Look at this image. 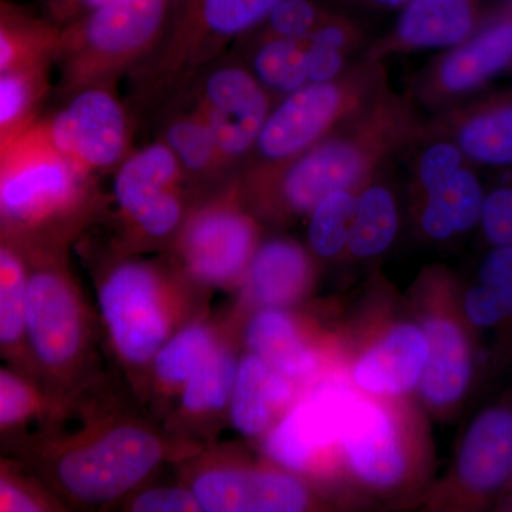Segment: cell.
I'll use <instances>...</instances> for the list:
<instances>
[{
    "label": "cell",
    "mask_w": 512,
    "mask_h": 512,
    "mask_svg": "<svg viewBox=\"0 0 512 512\" xmlns=\"http://www.w3.org/2000/svg\"><path fill=\"white\" fill-rule=\"evenodd\" d=\"M392 163V161H390ZM357 188L346 251L355 258H375L392 247L399 234V205L383 180L387 165Z\"/></svg>",
    "instance_id": "obj_31"
},
{
    "label": "cell",
    "mask_w": 512,
    "mask_h": 512,
    "mask_svg": "<svg viewBox=\"0 0 512 512\" xmlns=\"http://www.w3.org/2000/svg\"><path fill=\"white\" fill-rule=\"evenodd\" d=\"M170 433L116 372L74 399L62 420L0 439L69 511L110 510L137 487L201 450Z\"/></svg>",
    "instance_id": "obj_1"
},
{
    "label": "cell",
    "mask_w": 512,
    "mask_h": 512,
    "mask_svg": "<svg viewBox=\"0 0 512 512\" xmlns=\"http://www.w3.org/2000/svg\"><path fill=\"white\" fill-rule=\"evenodd\" d=\"M357 188L330 192L309 212L308 242L316 256L335 258L348 248Z\"/></svg>",
    "instance_id": "obj_34"
},
{
    "label": "cell",
    "mask_w": 512,
    "mask_h": 512,
    "mask_svg": "<svg viewBox=\"0 0 512 512\" xmlns=\"http://www.w3.org/2000/svg\"><path fill=\"white\" fill-rule=\"evenodd\" d=\"M259 244L258 218L245 204L237 178L192 205L165 255L211 291L238 289Z\"/></svg>",
    "instance_id": "obj_9"
},
{
    "label": "cell",
    "mask_w": 512,
    "mask_h": 512,
    "mask_svg": "<svg viewBox=\"0 0 512 512\" xmlns=\"http://www.w3.org/2000/svg\"><path fill=\"white\" fill-rule=\"evenodd\" d=\"M254 464L217 444L175 464L177 480L194 493L202 512H298L311 495L295 473L271 461Z\"/></svg>",
    "instance_id": "obj_10"
},
{
    "label": "cell",
    "mask_w": 512,
    "mask_h": 512,
    "mask_svg": "<svg viewBox=\"0 0 512 512\" xmlns=\"http://www.w3.org/2000/svg\"><path fill=\"white\" fill-rule=\"evenodd\" d=\"M59 45V32L0 5V74L29 69L47 49Z\"/></svg>",
    "instance_id": "obj_33"
},
{
    "label": "cell",
    "mask_w": 512,
    "mask_h": 512,
    "mask_svg": "<svg viewBox=\"0 0 512 512\" xmlns=\"http://www.w3.org/2000/svg\"><path fill=\"white\" fill-rule=\"evenodd\" d=\"M298 397V384L247 350L239 359L229 420L242 436L262 441Z\"/></svg>",
    "instance_id": "obj_24"
},
{
    "label": "cell",
    "mask_w": 512,
    "mask_h": 512,
    "mask_svg": "<svg viewBox=\"0 0 512 512\" xmlns=\"http://www.w3.org/2000/svg\"><path fill=\"white\" fill-rule=\"evenodd\" d=\"M464 313L468 322L480 329L494 328L510 320L500 293L480 281L466 293Z\"/></svg>",
    "instance_id": "obj_40"
},
{
    "label": "cell",
    "mask_w": 512,
    "mask_h": 512,
    "mask_svg": "<svg viewBox=\"0 0 512 512\" xmlns=\"http://www.w3.org/2000/svg\"><path fill=\"white\" fill-rule=\"evenodd\" d=\"M505 72H512V5L460 45L441 50L414 74L406 93L431 116L483 92Z\"/></svg>",
    "instance_id": "obj_14"
},
{
    "label": "cell",
    "mask_w": 512,
    "mask_h": 512,
    "mask_svg": "<svg viewBox=\"0 0 512 512\" xmlns=\"http://www.w3.org/2000/svg\"><path fill=\"white\" fill-rule=\"evenodd\" d=\"M480 227L493 247L512 248V184L485 194Z\"/></svg>",
    "instance_id": "obj_39"
},
{
    "label": "cell",
    "mask_w": 512,
    "mask_h": 512,
    "mask_svg": "<svg viewBox=\"0 0 512 512\" xmlns=\"http://www.w3.org/2000/svg\"><path fill=\"white\" fill-rule=\"evenodd\" d=\"M28 284V254L0 237V360L39 382L26 335Z\"/></svg>",
    "instance_id": "obj_29"
},
{
    "label": "cell",
    "mask_w": 512,
    "mask_h": 512,
    "mask_svg": "<svg viewBox=\"0 0 512 512\" xmlns=\"http://www.w3.org/2000/svg\"><path fill=\"white\" fill-rule=\"evenodd\" d=\"M281 0H174L160 52L148 73L151 94L211 66L232 42L261 25Z\"/></svg>",
    "instance_id": "obj_11"
},
{
    "label": "cell",
    "mask_w": 512,
    "mask_h": 512,
    "mask_svg": "<svg viewBox=\"0 0 512 512\" xmlns=\"http://www.w3.org/2000/svg\"><path fill=\"white\" fill-rule=\"evenodd\" d=\"M421 134L447 138L474 167L512 170V87H488L427 116Z\"/></svg>",
    "instance_id": "obj_18"
},
{
    "label": "cell",
    "mask_w": 512,
    "mask_h": 512,
    "mask_svg": "<svg viewBox=\"0 0 512 512\" xmlns=\"http://www.w3.org/2000/svg\"><path fill=\"white\" fill-rule=\"evenodd\" d=\"M369 42L363 20L338 9L309 36L248 42L245 66L276 101L335 79L362 57Z\"/></svg>",
    "instance_id": "obj_12"
},
{
    "label": "cell",
    "mask_w": 512,
    "mask_h": 512,
    "mask_svg": "<svg viewBox=\"0 0 512 512\" xmlns=\"http://www.w3.org/2000/svg\"><path fill=\"white\" fill-rule=\"evenodd\" d=\"M66 407L32 377L0 366V439L49 426L63 419Z\"/></svg>",
    "instance_id": "obj_32"
},
{
    "label": "cell",
    "mask_w": 512,
    "mask_h": 512,
    "mask_svg": "<svg viewBox=\"0 0 512 512\" xmlns=\"http://www.w3.org/2000/svg\"><path fill=\"white\" fill-rule=\"evenodd\" d=\"M457 476L474 495L503 487L512 476V409L485 410L468 427L458 453Z\"/></svg>",
    "instance_id": "obj_25"
},
{
    "label": "cell",
    "mask_w": 512,
    "mask_h": 512,
    "mask_svg": "<svg viewBox=\"0 0 512 512\" xmlns=\"http://www.w3.org/2000/svg\"><path fill=\"white\" fill-rule=\"evenodd\" d=\"M242 343L296 384L311 379L318 369V356L289 309L252 312L242 325Z\"/></svg>",
    "instance_id": "obj_28"
},
{
    "label": "cell",
    "mask_w": 512,
    "mask_h": 512,
    "mask_svg": "<svg viewBox=\"0 0 512 512\" xmlns=\"http://www.w3.org/2000/svg\"><path fill=\"white\" fill-rule=\"evenodd\" d=\"M338 8L326 0H281L256 26L248 42L265 39H299L311 35ZM244 39V37H242Z\"/></svg>",
    "instance_id": "obj_36"
},
{
    "label": "cell",
    "mask_w": 512,
    "mask_h": 512,
    "mask_svg": "<svg viewBox=\"0 0 512 512\" xmlns=\"http://www.w3.org/2000/svg\"><path fill=\"white\" fill-rule=\"evenodd\" d=\"M308 251L289 238H272L258 245L239 286L235 315L247 319L259 309H291L312 284Z\"/></svg>",
    "instance_id": "obj_23"
},
{
    "label": "cell",
    "mask_w": 512,
    "mask_h": 512,
    "mask_svg": "<svg viewBox=\"0 0 512 512\" xmlns=\"http://www.w3.org/2000/svg\"><path fill=\"white\" fill-rule=\"evenodd\" d=\"M340 10L359 15V13H386L400 10L410 0H326Z\"/></svg>",
    "instance_id": "obj_42"
},
{
    "label": "cell",
    "mask_w": 512,
    "mask_h": 512,
    "mask_svg": "<svg viewBox=\"0 0 512 512\" xmlns=\"http://www.w3.org/2000/svg\"><path fill=\"white\" fill-rule=\"evenodd\" d=\"M174 0H104L60 33L74 89L104 84L154 49L170 22Z\"/></svg>",
    "instance_id": "obj_8"
},
{
    "label": "cell",
    "mask_w": 512,
    "mask_h": 512,
    "mask_svg": "<svg viewBox=\"0 0 512 512\" xmlns=\"http://www.w3.org/2000/svg\"><path fill=\"white\" fill-rule=\"evenodd\" d=\"M185 183L183 170L164 141L127 157L114 177L117 237L110 254H165L197 202L191 201Z\"/></svg>",
    "instance_id": "obj_7"
},
{
    "label": "cell",
    "mask_w": 512,
    "mask_h": 512,
    "mask_svg": "<svg viewBox=\"0 0 512 512\" xmlns=\"http://www.w3.org/2000/svg\"><path fill=\"white\" fill-rule=\"evenodd\" d=\"M478 278V281L493 286L500 293L512 319V248L493 247L480 266Z\"/></svg>",
    "instance_id": "obj_41"
},
{
    "label": "cell",
    "mask_w": 512,
    "mask_h": 512,
    "mask_svg": "<svg viewBox=\"0 0 512 512\" xmlns=\"http://www.w3.org/2000/svg\"><path fill=\"white\" fill-rule=\"evenodd\" d=\"M32 67L0 74V133L18 128L35 100Z\"/></svg>",
    "instance_id": "obj_38"
},
{
    "label": "cell",
    "mask_w": 512,
    "mask_h": 512,
    "mask_svg": "<svg viewBox=\"0 0 512 512\" xmlns=\"http://www.w3.org/2000/svg\"><path fill=\"white\" fill-rule=\"evenodd\" d=\"M485 0H410L392 28L370 40L362 57L384 62L426 50H446L474 35L488 19Z\"/></svg>",
    "instance_id": "obj_19"
},
{
    "label": "cell",
    "mask_w": 512,
    "mask_h": 512,
    "mask_svg": "<svg viewBox=\"0 0 512 512\" xmlns=\"http://www.w3.org/2000/svg\"><path fill=\"white\" fill-rule=\"evenodd\" d=\"M410 151L423 234L443 242L480 225L485 191L478 168L447 138L421 134Z\"/></svg>",
    "instance_id": "obj_13"
},
{
    "label": "cell",
    "mask_w": 512,
    "mask_h": 512,
    "mask_svg": "<svg viewBox=\"0 0 512 512\" xmlns=\"http://www.w3.org/2000/svg\"><path fill=\"white\" fill-rule=\"evenodd\" d=\"M389 87L386 63L360 57L335 79L286 94L269 111L244 168L271 167L299 156L362 113Z\"/></svg>",
    "instance_id": "obj_6"
},
{
    "label": "cell",
    "mask_w": 512,
    "mask_h": 512,
    "mask_svg": "<svg viewBox=\"0 0 512 512\" xmlns=\"http://www.w3.org/2000/svg\"><path fill=\"white\" fill-rule=\"evenodd\" d=\"M426 117L406 92L392 86L362 113L299 156L239 174L242 198L256 218L285 222L309 215L330 192L360 187L370 175L409 151Z\"/></svg>",
    "instance_id": "obj_2"
},
{
    "label": "cell",
    "mask_w": 512,
    "mask_h": 512,
    "mask_svg": "<svg viewBox=\"0 0 512 512\" xmlns=\"http://www.w3.org/2000/svg\"><path fill=\"white\" fill-rule=\"evenodd\" d=\"M239 338H242V325L232 328L191 377L163 420V426L170 433L202 447L215 443L222 424L229 419L232 390L241 359L237 350Z\"/></svg>",
    "instance_id": "obj_20"
},
{
    "label": "cell",
    "mask_w": 512,
    "mask_h": 512,
    "mask_svg": "<svg viewBox=\"0 0 512 512\" xmlns=\"http://www.w3.org/2000/svg\"><path fill=\"white\" fill-rule=\"evenodd\" d=\"M429 355L420 379L424 399L436 407L460 402L473 373L470 339L458 320L434 316L423 325Z\"/></svg>",
    "instance_id": "obj_27"
},
{
    "label": "cell",
    "mask_w": 512,
    "mask_h": 512,
    "mask_svg": "<svg viewBox=\"0 0 512 512\" xmlns=\"http://www.w3.org/2000/svg\"><path fill=\"white\" fill-rule=\"evenodd\" d=\"M28 258L30 357L39 383L69 412L74 399L107 372L99 312L74 274L69 252H32Z\"/></svg>",
    "instance_id": "obj_5"
},
{
    "label": "cell",
    "mask_w": 512,
    "mask_h": 512,
    "mask_svg": "<svg viewBox=\"0 0 512 512\" xmlns=\"http://www.w3.org/2000/svg\"><path fill=\"white\" fill-rule=\"evenodd\" d=\"M340 448L352 473L375 488H392L407 473L396 423L383 406L353 394L343 419Z\"/></svg>",
    "instance_id": "obj_22"
},
{
    "label": "cell",
    "mask_w": 512,
    "mask_h": 512,
    "mask_svg": "<svg viewBox=\"0 0 512 512\" xmlns=\"http://www.w3.org/2000/svg\"><path fill=\"white\" fill-rule=\"evenodd\" d=\"M429 346L423 329L400 325L360 357L353 379L360 389L379 396H399L420 383Z\"/></svg>",
    "instance_id": "obj_26"
},
{
    "label": "cell",
    "mask_w": 512,
    "mask_h": 512,
    "mask_svg": "<svg viewBox=\"0 0 512 512\" xmlns=\"http://www.w3.org/2000/svg\"><path fill=\"white\" fill-rule=\"evenodd\" d=\"M353 394L348 383L333 379L299 394L262 439L266 460L295 474L312 471L320 456L340 447L343 419Z\"/></svg>",
    "instance_id": "obj_16"
},
{
    "label": "cell",
    "mask_w": 512,
    "mask_h": 512,
    "mask_svg": "<svg viewBox=\"0 0 512 512\" xmlns=\"http://www.w3.org/2000/svg\"><path fill=\"white\" fill-rule=\"evenodd\" d=\"M42 481L15 457L0 450V512H67Z\"/></svg>",
    "instance_id": "obj_35"
},
{
    "label": "cell",
    "mask_w": 512,
    "mask_h": 512,
    "mask_svg": "<svg viewBox=\"0 0 512 512\" xmlns=\"http://www.w3.org/2000/svg\"><path fill=\"white\" fill-rule=\"evenodd\" d=\"M242 323L232 312L225 319L207 315L175 333L151 360L138 402L163 423L191 377L232 328Z\"/></svg>",
    "instance_id": "obj_21"
},
{
    "label": "cell",
    "mask_w": 512,
    "mask_h": 512,
    "mask_svg": "<svg viewBox=\"0 0 512 512\" xmlns=\"http://www.w3.org/2000/svg\"><path fill=\"white\" fill-rule=\"evenodd\" d=\"M194 101L210 124L224 160L238 175L247 164L274 97L241 62L204 70Z\"/></svg>",
    "instance_id": "obj_15"
},
{
    "label": "cell",
    "mask_w": 512,
    "mask_h": 512,
    "mask_svg": "<svg viewBox=\"0 0 512 512\" xmlns=\"http://www.w3.org/2000/svg\"><path fill=\"white\" fill-rule=\"evenodd\" d=\"M106 210L93 174L63 156L45 127L0 144V237L32 252H69Z\"/></svg>",
    "instance_id": "obj_4"
},
{
    "label": "cell",
    "mask_w": 512,
    "mask_h": 512,
    "mask_svg": "<svg viewBox=\"0 0 512 512\" xmlns=\"http://www.w3.org/2000/svg\"><path fill=\"white\" fill-rule=\"evenodd\" d=\"M104 0H50L57 16L67 22L82 18L87 12L99 6Z\"/></svg>",
    "instance_id": "obj_43"
},
{
    "label": "cell",
    "mask_w": 512,
    "mask_h": 512,
    "mask_svg": "<svg viewBox=\"0 0 512 512\" xmlns=\"http://www.w3.org/2000/svg\"><path fill=\"white\" fill-rule=\"evenodd\" d=\"M45 131L63 156L90 174L119 164L130 141L126 109L104 84L77 89Z\"/></svg>",
    "instance_id": "obj_17"
},
{
    "label": "cell",
    "mask_w": 512,
    "mask_h": 512,
    "mask_svg": "<svg viewBox=\"0 0 512 512\" xmlns=\"http://www.w3.org/2000/svg\"><path fill=\"white\" fill-rule=\"evenodd\" d=\"M94 289L104 350L137 399L153 357L175 333L208 315L212 291L165 254H109L96 269Z\"/></svg>",
    "instance_id": "obj_3"
},
{
    "label": "cell",
    "mask_w": 512,
    "mask_h": 512,
    "mask_svg": "<svg viewBox=\"0 0 512 512\" xmlns=\"http://www.w3.org/2000/svg\"><path fill=\"white\" fill-rule=\"evenodd\" d=\"M147 481L110 510L121 512H202L194 493L181 481L174 484H153Z\"/></svg>",
    "instance_id": "obj_37"
},
{
    "label": "cell",
    "mask_w": 512,
    "mask_h": 512,
    "mask_svg": "<svg viewBox=\"0 0 512 512\" xmlns=\"http://www.w3.org/2000/svg\"><path fill=\"white\" fill-rule=\"evenodd\" d=\"M164 143L173 151L185 180L227 187L239 175L222 157L210 124L194 101V109L178 114L164 128Z\"/></svg>",
    "instance_id": "obj_30"
}]
</instances>
